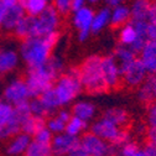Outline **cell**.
I'll list each match as a JSON object with an SVG mask.
<instances>
[{"label":"cell","mask_w":156,"mask_h":156,"mask_svg":"<svg viewBox=\"0 0 156 156\" xmlns=\"http://www.w3.org/2000/svg\"><path fill=\"white\" fill-rule=\"evenodd\" d=\"M87 0H72V4H71V11H76V10H80L81 8L87 5Z\"/></svg>","instance_id":"40"},{"label":"cell","mask_w":156,"mask_h":156,"mask_svg":"<svg viewBox=\"0 0 156 156\" xmlns=\"http://www.w3.org/2000/svg\"><path fill=\"white\" fill-rule=\"evenodd\" d=\"M136 95H138V99L144 103H152L155 101V95H154V90H152V84H151V80L147 77V80L140 84L138 87V92H136Z\"/></svg>","instance_id":"30"},{"label":"cell","mask_w":156,"mask_h":156,"mask_svg":"<svg viewBox=\"0 0 156 156\" xmlns=\"http://www.w3.org/2000/svg\"><path fill=\"white\" fill-rule=\"evenodd\" d=\"M21 56L20 52L14 47L3 46L0 47V77L12 73L20 65Z\"/></svg>","instance_id":"13"},{"label":"cell","mask_w":156,"mask_h":156,"mask_svg":"<svg viewBox=\"0 0 156 156\" xmlns=\"http://www.w3.org/2000/svg\"><path fill=\"white\" fill-rule=\"evenodd\" d=\"M3 98L5 102L12 105H17L23 102L30 101L31 94L26 81L23 78H15V80L10 81L3 90Z\"/></svg>","instance_id":"8"},{"label":"cell","mask_w":156,"mask_h":156,"mask_svg":"<svg viewBox=\"0 0 156 156\" xmlns=\"http://www.w3.org/2000/svg\"><path fill=\"white\" fill-rule=\"evenodd\" d=\"M147 34L150 40H156V20H150L147 25Z\"/></svg>","instance_id":"38"},{"label":"cell","mask_w":156,"mask_h":156,"mask_svg":"<svg viewBox=\"0 0 156 156\" xmlns=\"http://www.w3.org/2000/svg\"><path fill=\"white\" fill-rule=\"evenodd\" d=\"M151 6V0H134L130 5V21H149V12Z\"/></svg>","instance_id":"17"},{"label":"cell","mask_w":156,"mask_h":156,"mask_svg":"<svg viewBox=\"0 0 156 156\" xmlns=\"http://www.w3.org/2000/svg\"><path fill=\"white\" fill-rule=\"evenodd\" d=\"M20 3L27 15L38 16L50 5V0H20Z\"/></svg>","instance_id":"25"},{"label":"cell","mask_w":156,"mask_h":156,"mask_svg":"<svg viewBox=\"0 0 156 156\" xmlns=\"http://www.w3.org/2000/svg\"><path fill=\"white\" fill-rule=\"evenodd\" d=\"M57 116L60 119H62L63 122H68L69 119H71V116H72V112H69V110H67V109H61V110H58L57 112Z\"/></svg>","instance_id":"41"},{"label":"cell","mask_w":156,"mask_h":156,"mask_svg":"<svg viewBox=\"0 0 156 156\" xmlns=\"http://www.w3.org/2000/svg\"><path fill=\"white\" fill-rule=\"evenodd\" d=\"M110 10L112 8L109 6H104L101 8L97 12H94L93 20H92V34L97 35L102 32L108 25H110Z\"/></svg>","instance_id":"18"},{"label":"cell","mask_w":156,"mask_h":156,"mask_svg":"<svg viewBox=\"0 0 156 156\" xmlns=\"http://www.w3.org/2000/svg\"><path fill=\"white\" fill-rule=\"evenodd\" d=\"M25 154L29 155V156H47V155H51L52 154L51 144L41 143V141H37V140L32 139Z\"/></svg>","instance_id":"29"},{"label":"cell","mask_w":156,"mask_h":156,"mask_svg":"<svg viewBox=\"0 0 156 156\" xmlns=\"http://www.w3.org/2000/svg\"><path fill=\"white\" fill-rule=\"evenodd\" d=\"M112 55L114 56L116 62H118V65H119V67L122 69V73H123V71L136 58V55L138 53H136L130 46L120 45L119 47L115 48V51Z\"/></svg>","instance_id":"19"},{"label":"cell","mask_w":156,"mask_h":156,"mask_svg":"<svg viewBox=\"0 0 156 156\" xmlns=\"http://www.w3.org/2000/svg\"><path fill=\"white\" fill-rule=\"evenodd\" d=\"M83 86L80 78V68H69L63 72L53 83V90L61 107H66L74 102Z\"/></svg>","instance_id":"3"},{"label":"cell","mask_w":156,"mask_h":156,"mask_svg":"<svg viewBox=\"0 0 156 156\" xmlns=\"http://www.w3.org/2000/svg\"><path fill=\"white\" fill-rule=\"evenodd\" d=\"M94 16V11L89 6H83L80 10L73 11L72 24L78 31V40L81 42L87 41L92 34V20Z\"/></svg>","instance_id":"9"},{"label":"cell","mask_w":156,"mask_h":156,"mask_svg":"<svg viewBox=\"0 0 156 156\" xmlns=\"http://www.w3.org/2000/svg\"><path fill=\"white\" fill-rule=\"evenodd\" d=\"M150 20H156V0L151 2L150 12H149V21Z\"/></svg>","instance_id":"42"},{"label":"cell","mask_w":156,"mask_h":156,"mask_svg":"<svg viewBox=\"0 0 156 156\" xmlns=\"http://www.w3.org/2000/svg\"><path fill=\"white\" fill-rule=\"evenodd\" d=\"M90 131L108 141L115 149H119L123 144L130 140V134L126 130L122 129L119 125L114 124L104 116L93 122V124L90 125Z\"/></svg>","instance_id":"5"},{"label":"cell","mask_w":156,"mask_h":156,"mask_svg":"<svg viewBox=\"0 0 156 156\" xmlns=\"http://www.w3.org/2000/svg\"><path fill=\"white\" fill-rule=\"evenodd\" d=\"M5 5L3 4V2L0 0V27H2V24H3V19H4V14H5Z\"/></svg>","instance_id":"44"},{"label":"cell","mask_w":156,"mask_h":156,"mask_svg":"<svg viewBox=\"0 0 156 156\" xmlns=\"http://www.w3.org/2000/svg\"><path fill=\"white\" fill-rule=\"evenodd\" d=\"M139 55V58L145 65L149 74H156V40H149Z\"/></svg>","instance_id":"16"},{"label":"cell","mask_w":156,"mask_h":156,"mask_svg":"<svg viewBox=\"0 0 156 156\" xmlns=\"http://www.w3.org/2000/svg\"><path fill=\"white\" fill-rule=\"evenodd\" d=\"M102 71L108 89L116 88L122 82V69L113 55L102 57Z\"/></svg>","instance_id":"12"},{"label":"cell","mask_w":156,"mask_h":156,"mask_svg":"<svg viewBox=\"0 0 156 156\" xmlns=\"http://www.w3.org/2000/svg\"><path fill=\"white\" fill-rule=\"evenodd\" d=\"M72 115H76L82 120L89 123L94 119L95 116V107L90 102L80 101L73 104L72 107Z\"/></svg>","instance_id":"21"},{"label":"cell","mask_w":156,"mask_h":156,"mask_svg":"<svg viewBox=\"0 0 156 156\" xmlns=\"http://www.w3.org/2000/svg\"><path fill=\"white\" fill-rule=\"evenodd\" d=\"M88 129V123L82 120L76 115H72L71 119L66 123V133L74 135V136H81L86 130Z\"/></svg>","instance_id":"26"},{"label":"cell","mask_w":156,"mask_h":156,"mask_svg":"<svg viewBox=\"0 0 156 156\" xmlns=\"http://www.w3.org/2000/svg\"><path fill=\"white\" fill-rule=\"evenodd\" d=\"M147 139H149V143L156 149V126H150L147 131Z\"/></svg>","instance_id":"39"},{"label":"cell","mask_w":156,"mask_h":156,"mask_svg":"<svg viewBox=\"0 0 156 156\" xmlns=\"http://www.w3.org/2000/svg\"><path fill=\"white\" fill-rule=\"evenodd\" d=\"M103 116H104V118H107L108 120L113 122L114 124L119 125L120 128L125 126L126 123L129 122V114L123 108H110V109H107L104 112Z\"/></svg>","instance_id":"24"},{"label":"cell","mask_w":156,"mask_h":156,"mask_svg":"<svg viewBox=\"0 0 156 156\" xmlns=\"http://www.w3.org/2000/svg\"><path fill=\"white\" fill-rule=\"evenodd\" d=\"M151 80V84H152V90H154V95H155V99H156V74L150 77Z\"/></svg>","instance_id":"46"},{"label":"cell","mask_w":156,"mask_h":156,"mask_svg":"<svg viewBox=\"0 0 156 156\" xmlns=\"http://www.w3.org/2000/svg\"><path fill=\"white\" fill-rule=\"evenodd\" d=\"M58 41V32L46 36H31L26 37L20 44L21 60L27 68H36L45 65L52 55V50Z\"/></svg>","instance_id":"2"},{"label":"cell","mask_w":156,"mask_h":156,"mask_svg":"<svg viewBox=\"0 0 156 156\" xmlns=\"http://www.w3.org/2000/svg\"><path fill=\"white\" fill-rule=\"evenodd\" d=\"M115 152L116 150L114 146L90 131L81 136L80 146L72 154V156H104Z\"/></svg>","instance_id":"6"},{"label":"cell","mask_w":156,"mask_h":156,"mask_svg":"<svg viewBox=\"0 0 156 156\" xmlns=\"http://www.w3.org/2000/svg\"><path fill=\"white\" fill-rule=\"evenodd\" d=\"M72 0H52V5L60 11L61 15H66L71 11Z\"/></svg>","instance_id":"36"},{"label":"cell","mask_w":156,"mask_h":156,"mask_svg":"<svg viewBox=\"0 0 156 156\" xmlns=\"http://www.w3.org/2000/svg\"><path fill=\"white\" fill-rule=\"evenodd\" d=\"M149 72L143 63L140 58H135V60L123 71L122 73V81L131 88H136L140 84H143L149 77Z\"/></svg>","instance_id":"10"},{"label":"cell","mask_w":156,"mask_h":156,"mask_svg":"<svg viewBox=\"0 0 156 156\" xmlns=\"http://www.w3.org/2000/svg\"><path fill=\"white\" fill-rule=\"evenodd\" d=\"M40 98L44 102L45 107L47 108V112H48L50 115H53L55 113H57V109L61 107L60 102H58V99H57V95H56V93L53 90V87L47 89V90H45L40 95Z\"/></svg>","instance_id":"27"},{"label":"cell","mask_w":156,"mask_h":156,"mask_svg":"<svg viewBox=\"0 0 156 156\" xmlns=\"http://www.w3.org/2000/svg\"><path fill=\"white\" fill-rule=\"evenodd\" d=\"M65 71V62L60 56L51 55L47 62L40 67L29 68L26 73V84L31 98L40 97L45 90L53 87L55 81Z\"/></svg>","instance_id":"1"},{"label":"cell","mask_w":156,"mask_h":156,"mask_svg":"<svg viewBox=\"0 0 156 156\" xmlns=\"http://www.w3.org/2000/svg\"><path fill=\"white\" fill-rule=\"evenodd\" d=\"M46 126V118L44 116H36L30 115L27 119H25L21 124V131L29 134L30 136H34L38 130Z\"/></svg>","instance_id":"23"},{"label":"cell","mask_w":156,"mask_h":156,"mask_svg":"<svg viewBox=\"0 0 156 156\" xmlns=\"http://www.w3.org/2000/svg\"><path fill=\"white\" fill-rule=\"evenodd\" d=\"M80 78L83 89L89 93H101L107 90L102 71V57L92 55L87 57L80 67Z\"/></svg>","instance_id":"4"},{"label":"cell","mask_w":156,"mask_h":156,"mask_svg":"<svg viewBox=\"0 0 156 156\" xmlns=\"http://www.w3.org/2000/svg\"><path fill=\"white\" fill-rule=\"evenodd\" d=\"M136 40V29L133 23H126L122 26L119 31V41L120 45L131 46Z\"/></svg>","instance_id":"28"},{"label":"cell","mask_w":156,"mask_h":156,"mask_svg":"<svg viewBox=\"0 0 156 156\" xmlns=\"http://www.w3.org/2000/svg\"><path fill=\"white\" fill-rule=\"evenodd\" d=\"M147 123L150 126H156V101H154L147 109Z\"/></svg>","instance_id":"37"},{"label":"cell","mask_w":156,"mask_h":156,"mask_svg":"<svg viewBox=\"0 0 156 156\" xmlns=\"http://www.w3.org/2000/svg\"><path fill=\"white\" fill-rule=\"evenodd\" d=\"M25 15H26V11L20 2L16 3L12 6L6 8L4 19H3V24H2L3 30L6 32H12L14 29L16 27V25L20 23V20Z\"/></svg>","instance_id":"14"},{"label":"cell","mask_w":156,"mask_h":156,"mask_svg":"<svg viewBox=\"0 0 156 156\" xmlns=\"http://www.w3.org/2000/svg\"><path fill=\"white\" fill-rule=\"evenodd\" d=\"M87 2H88L89 4H97V3H99L101 0H87Z\"/></svg>","instance_id":"47"},{"label":"cell","mask_w":156,"mask_h":156,"mask_svg":"<svg viewBox=\"0 0 156 156\" xmlns=\"http://www.w3.org/2000/svg\"><path fill=\"white\" fill-rule=\"evenodd\" d=\"M0 102H2V101H0Z\"/></svg>","instance_id":"48"},{"label":"cell","mask_w":156,"mask_h":156,"mask_svg":"<svg viewBox=\"0 0 156 156\" xmlns=\"http://www.w3.org/2000/svg\"><path fill=\"white\" fill-rule=\"evenodd\" d=\"M34 24H35V16H30L26 14L20 20V23L16 25L12 32L17 38H21V40H24L26 37H31L34 36Z\"/></svg>","instance_id":"22"},{"label":"cell","mask_w":156,"mask_h":156,"mask_svg":"<svg viewBox=\"0 0 156 156\" xmlns=\"http://www.w3.org/2000/svg\"><path fill=\"white\" fill-rule=\"evenodd\" d=\"M80 136L71 135L66 131L53 134L51 141L52 154L55 155H72L80 146Z\"/></svg>","instance_id":"11"},{"label":"cell","mask_w":156,"mask_h":156,"mask_svg":"<svg viewBox=\"0 0 156 156\" xmlns=\"http://www.w3.org/2000/svg\"><path fill=\"white\" fill-rule=\"evenodd\" d=\"M61 25V14L53 5H48L38 16H35L34 36H46L58 32Z\"/></svg>","instance_id":"7"},{"label":"cell","mask_w":156,"mask_h":156,"mask_svg":"<svg viewBox=\"0 0 156 156\" xmlns=\"http://www.w3.org/2000/svg\"><path fill=\"white\" fill-rule=\"evenodd\" d=\"M32 140V136H30L26 133H17L16 135H14L11 140L9 141L8 146H6V152L9 155H21L25 154L30 143Z\"/></svg>","instance_id":"15"},{"label":"cell","mask_w":156,"mask_h":156,"mask_svg":"<svg viewBox=\"0 0 156 156\" xmlns=\"http://www.w3.org/2000/svg\"><path fill=\"white\" fill-rule=\"evenodd\" d=\"M3 2V4L5 5V8H9V6H12V5H15L16 3H19L20 0H2Z\"/></svg>","instance_id":"45"},{"label":"cell","mask_w":156,"mask_h":156,"mask_svg":"<svg viewBox=\"0 0 156 156\" xmlns=\"http://www.w3.org/2000/svg\"><path fill=\"white\" fill-rule=\"evenodd\" d=\"M124 2H125V0H104V3L109 8H113V6H116V5H119V4H123Z\"/></svg>","instance_id":"43"},{"label":"cell","mask_w":156,"mask_h":156,"mask_svg":"<svg viewBox=\"0 0 156 156\" xmlns=\"http://www.w3.org/2000/svg\"><path fill=\"white\" fill-rule=\"evenodd\" d=\"M29 104H30V110H31V114L32 115L44 116V118H47V116H50V114L47 112V108L45 107V104L41 101L40 97H34V98H30Z\"/></svg>","instance_id":"32"},{"label":"cell","mask_w":156,"mask_h":156,"mask_svg":"<svg viewBox=\"0 0 156 156\" xmlns=\"http://www.w3.org/2000/svg\"><path fill=\"white\" fill-rule=\"evenodd\" d=\"M52 138H53V133L47 126L40 129L32 136V139H35L37 141H41V143H46V144H51Z\"/></svg>","instance_id":"35"},{"label":"cell","mask_w":156,"mask_h":156,"mask_svg":"<svg viewBox=\"0 0 156 156\" xmlns=\"http://www.w3.org/2000/svg\"><path fill=\"white\" fill-rule=\"evenodd\" d=\"M14 116V105L2 101L0 102V129L6 126Z\"/></svg>","instance_id":"31"},{"label":"cell","mask_w":156,"mask_h":156,"mask_svg":"<svg viewBox=\"0 0 156 156\" xmlns=\"http://www.w3.org/2000/svg\"><path fill=\"white\" fill-rule=\"evenodd\" d=\"M130 6L123 4H119L116 6H113L110 10V25L113 26H123L124 24L130 21Z\"/></svg>","instance_id":"20"},{"label":"cell","mask_w":156,"mask_h":156,"mask_svg":"<svg viewBox=\"0 0 156 156\" xmlns=\"http://www.w3.org/2000/svg\"><path fill=\"white\" fill-rule=\"evenodd\" d=\"M118 152L124 156H143V146L129 140L119 147Z\"/></svg>","instance_id":"33"},{"label":"cell","mask_w":156,"mask_h":156,"mask_svg":"<svg viewBox=\"0 0 156 156\" xmlns=\"http://www.w3.org/2000/svg\"><path fill=\"white\" fill-rule=\"evenodd\" d=\"M46 126L53 133V134H60L66 130V122L60 119L58 116H52L46 122Z\"/></svg>","instance_id":"34"}]
</instances>
